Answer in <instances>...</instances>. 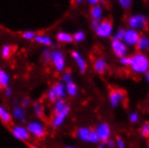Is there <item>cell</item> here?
<instances>
[{"label": "cell", "mask_w": 149, "mask_h": 148, "mask_svg": "<svg viewBox=\"0 0 149 148\" xmlns=\"http://www.w3.org/2000/svg\"><path fill=\"white\" fill-rule=\"evenodd\" d=\"M68 113H69V107L68 106L63 111H61L58 114H55L54 120H53V122H52L53 126H54V128H58V126L62 125V123L65 121L66 118L68 117Z\"/></svg>", "instance_id": "7c38bea8"}, {"label": "cell", "mask_w": 149, "mask_h": 148, "mask_svg": "<svg viewBox=\"0 0 149 148\" xmlns=\"http://www.w3.org/2000/svg\"><path fill=\"white\" fill-rule=\"evenodd\" d=\"M0 70H1V68H0Z\"/></svg>", "instance_id": "681fc988"}, {"label": "cell", "mask_w": 149, "mask_h": 148, "mask_svg": "<svg viewBox=\"0 0 149 148\" xmlns=\"http://www.w3.org/2000/svg\"><path fill=\"white\" fill-rule=\"evenodd\" d=\"M105 142H103V143H102L100 145H99V148H105Z\"/></svg>", "instance_id": "ee69618b"}, {"label": "cell", "mask_w": 149, "mask_h": 148, "mask_svg": "<svg viewBox=\"0 0 149 148\" xmlns=\"http://www.w3.org/2000/svg\"><path fill=\"white\" fill-rule=\"evenodd\" d=\"M0 119H1L3 122H6V123L11 120V115H10V113L2 106V105H0Z\"/></svg>", "instance_id": "44dd1931"}, {"label": "cell", "mask_w": 149, "mask_h": 148, "mask_svg": "<svg viewBox=\"0 0 149 148\" xmlns=\"http://www.w3.org/2000/svg\"><path fill=\"white\" fill-rule=\"evenodd\" d=\"M117 145H118V148H125L124 141L121 138H118V139H117Z\"/></svg>", "instance_id": "74e56055"}, {"label": "cell", "mask_w": 149, "mask_h": 148, "mask_svg": "<svg viewBox=\"0 0 149 148\" xmlns=\"http://www.w3.org/2000/svg\"><path fill=\"white\" fill-rule=\"evenodd\" d=\"M119 2L120 6L124 8H129L131 4H132V0H119Z\"/></svg>", "instance_id": "e575fe53"}, {"label": "cell", "mask_w": 149, "mask_h": 148, "mask_svg": "<svg viewBox=\"0 0 149 148\" xmlns=\"http://www.w3.org/2000/svg\"><path fill=\"white\" fill-rule=\"evenodd\" d=\"M67 107H68L67 103L64 101L62 99L56 101H55V105H54V112H55V114H58V113L63 111Z\"/></svg>", "instance_id": "e0dca14e"}, {"label": "cell", "mask_w": 149, "mask_h": 148, "mask_svg": "<svg viewBox=\"0 0 149 148\" xmlns=\"http://www.w3.org/2000/svg\"><path fill=\"white\" fill-rule=\"evenodd\" d=\"M146 23V16L143 15H133L129 20L130 26L134 28V29H139V28L144 27Z\"/></svg>", "instance_id": "30bf717a"}, {"label": "cell", "mask_w": 149, "mask_h": 148, "mask_svg": "<svg viewBox=\"0 0 149 148\" xmlns=\"http://www.w3.org/2000/svg\"><path fill=\"white\" fill-rule=\"evenodd\" d=\"M95 31H96V33L98 36L102 38H107L111 36L112 33V25L108 21H103V22L100 23L99 26Z\"/></svg>", "instance_id": "5b68a950"}, {"label": "cell", "mask_w": 149, "mask_h": 148, "mask_svg": "<svg viewBox=\"0 0 149 148\" xmlns=\"http://www.w3.org/2000/svg\"><path fill=\"white\" fill-rule=\"evenodd\" d=\"M137 49L140 50H145L149 49V39L146 37H141L136 43Z\"/></svg>", "instance_id": "2e32d148"}, {"label": "cell", "mask_w": 149, "mask_h": 148, "mask_svg": "<svg viewBox=\"0 0 149 148\" xmlns=\"http://www.w3.org/2000/svg\"><path fill=\"white\" fill-rule=\"evenodd\" d=\"M106 68H107V64H106V61L102 58H99L95 61L94 63V69L97 73L102 74L105 72Z\"/></svg>", "instance_id": "9a60e30c"}, {"label": "cell", "mask_w": 149, "mask_h": 148, "mask_svg": "<svg viewBox=\"0 0 149 148\" xmlns=\"http://www.w3.org/2000/svg\"><path fill=\"white\" fill-rule=\"evenodd\" d=\"M51 60L53 62V65H54L55 68L58 71H62L65 68L66 60L62 52L58 50L51 51Z\"/></svg>", "instance_id": "3957f363"}, {"label": "cell", "mask_w": 149, "mask_h": 148, "mask_svg": "<svg viewBox=\"0 0 149 148\" xmlns=\"http://www.w3.org/2000/svg\"><path fill=\"white\" fill-rule=\"evenodd\" d=\"M84 33H82V31H77V33H76L73 36V40L77 42H80V41L84 40Z\"/></svg>", "instance_id": "f546056e"}, {"label": "cell", "mask_w": 149, "mask_h": 148, "mask_svg": "<svg viewBox=\"0 0 149 148\" xmlns=\"http://www.w3.org/2000/svg\"><path fill=\"white\" fill-rule=\"evenodd\" d=\"M27 130L30 134L33 135L34 136H37V137L43 136V135L45 133V129H44L43 125L39 121L30 122L27 126Z\"/></svg>", "instance_id": "277c9868"}, {"label": "cell", "mask_w": 149, "mask_h": 148, "mask_svg": "<svg viewBox=\"0 0 149 148\" xmlns=\"http://www.w3.org/2000/svg\"><path fill=\"white\" fill-rule=\"evenodd\" d=\"M131 69L136 74L146 73L149 69V59L141 53H137L131 58Z\"/></svg>", "instance_id": "6da1fadb"}, {"label": "cell", "mask_w": 149, "mask_h": 148, "mask_svg": "<svg viewBox=\"0 0 149 148\" xmlns=\"http://www.w3.org/2000/svg\"><path fill=\"white\" fill-rule=\"evenodd\" d=\"M96 133L98 135L99 139L102 142H106L108 141L110 136H111V129L108 124L106 123H102L100 124L97 129H96Z\"/></svg>", "instance_id": "52a82bcc"}, {"label": "cell", "mask_w": 149, "mask_h": 148, "mask_svg": "<svg viewBox=\"0 0 149 148\" xmlns=\"http://www.w3.org/2000/svg\"><path fill=\"white\" fill-rule=\"evenodd\" d=\"M105 145H107V146H109V147H113V146H114V143H113L111 140H108V141H106Z\"/></svg>", "instance_id": "b9f144b4"}, {"label": "cell", "mask_w": 149, "mask_h": 148, "mask_svg": "<svg viewBox=\"0 0 149 148\" xmlns=\"http://www.w3.org/2000/svg\"><path fill=\"white\" fill-rule=\"evenodd\" d=\"M12 133L15 137H16L19 140H27L29 138V132L27 129H25L23 126H16L12 129Z\"/></svg>", "instance_id": "8fae6325"}, {"label": "cell", "mask_w": 149, "mask_h": 148, "mask_svg": "<svg viewBox=\"0 0 149 148\" xmlns=\"http://www.w3.org/2000/svg\"><path fill=\"white\" fill-rule=\"evenodd\" d=\"M57 39L58 41L60 42H65V43H68V42H72L73 41V37L69 34V33H58V35H57Z\"/></svg>", "instance_id": "ac0fdd59"}, {"label": "cell", "mask_w": 149, "mask_h": 148, "mask_svg": "<svg viewBox=\"0 0 149 148\" xmlns=\"http://www.w3.org/2000/svg\"><path fill=\"white\" fill-rule=\"evenodd\" d=\"M42 56H43V59L46 63L50 61L51 60V51L49 50L48 49H45L43 51H42Z\"/></svg>", "instance_id": "f1b7e54d"}, {"label": "cell", "mask_w": 149, "mask_h": 148, "mask_svg": "<svg viewBox=\"0 0 149 148\" xmlns=\"http://www.w3.org/2000/svg\"><path fill=\"white\" fill-rule=\"evenodd\" d=\"M148 148H149V145H148Z\"/></svg>", "instance_id": "c3c4849f"}, {"label": "cell", "mask_w": 149, "mask_h": 148, "mask_svg": "<svg viewBox=\"0 0 149 148\" xmlns=\"http://www.w3.org/2000/svg\"><path fill=\"white\" fill-rule=\"evenodd\" d=\"M62 80H63L64 83H69L73 82V81H72V75H71V74H70L69 72L65 73V74L63 75Z\"/></svg>", "instance_id": "1f68e13d"}, {"label": "cell", "mask_w": 149, "mask_h": 148, "mask_svg": "<svg viewBox=\"0 0 149 148\" xmlns=\"http://www.w3.org/2000/svg\"><path fill=\"white\" fill-rule=\"evenodd\" d=\"M91 15H92V17L93 18V20L99 21L102 17V10L101 6H94L91 10Z\"/></svg>", "instance_id": "ffe728a7"}, {"label": "cell", "mask_w": 149, "mask_h": 148, "mask_svg": "<svg viewBox=\"0 0 149 148\" xmlns=\"http://www.w3.org/2000/svg\"><path fill=\"white\" fill-rule=\"evenodd\" d=\"M31 148H38L37 146H31Z\"/></svg>", "instance_id": "bcb514c9"}, {"label": "cell", "mask_w": 149, "mask_h": 148, "mask_svg": "<svg viewBox=\"0 0 149 148\" xmlns=\"http://www.w3.org/2000/svg\"><path fill=\"white\" fill-rule=\"evenodd\" d=\"M90 131L87 128H81L77 131V136L83 141H87L88 140V136L90 134Z\"/></svg>", "instance_id": "7402d4cb"}, {"label": "cell", "mask_w": 149, "mask_h": 148, "mask_svg": "<svg viewBox=\"0 0 149 148\" xmlns=\"http://www.w3.org/2000/svg\"><path fill=\"white\" fill-rule=\"evenodd\" d=\"M82 1H84V0H76V2L77 3H81ZM86 1H88L90 4H92V5H96L100 0H86Z\"/></svg>", "instance_id": "f35d334b"}, {"label": "cell", "mask_w": 149, "mask_h": 148, "mask_svg": "<svg viewBox=\"0 0 149 148\" xmlns=\"http://www.w3.org/2000/svg\"><path fill=\"white\" fill-rule=\"evenodd\" d=\"M9 81H10V77L8 76V74L3 70H0V83H1V85L4 87H7L9 84Z\"/></svg>", "instance_id": "603a6c76"}, {"label": "cell", "mask_w": 149, "mask_h": 148, "mask_svg": "<svg viewBox=\"0 0 149 148\" xmlns=\"http://www.w3.org/2000/svg\"><path fill=\"white\" fill-rule=\"evenodd\" d=\"M120 62L121 63L122 65H124V66H130L131 65V58L124 56V57L120 58Z\"/></svg>", "instance_id": "d6a6232c"}, {"label": "cell", "mask_w": 149, "mask_h": 148, "mask_svg": "<svg viewBox=\"0 0 149 148\" xmlns=\"http://www.w3.org/2000/svg\"><path fill=\"white\" fill-rule=\"evenodd\" d=\"M66 91H67V93H68L70 96H76V95L77 94V87L73 82L67 83Z\"/></svg>", "instance_id": "cb8c5ba5"}, {"label": "cell", "mask_w": 149, "mask_h": 148, "mask_svg": "<svg viewBox=\"0 0 149 148\" xmlns=\"http://www.w3.org/2000/svg\"><path fill=\"white\" fill-rule=\"evenodd\" d=\"M67 148H74V147H73V146H68Z\"/></svg>", "instance_id": "f6af8a7d"}, {"label": "cell", "mask_w": 149, "mask_h": 148, "mask_svg": "<svg viewBox=\"0 0 149 148\" xmlns=\"http://www.w3.org/2000/svg\"><path fill=\"white\" fill-rule=\"evenodd\" d=\"M99 24H100L99 21H97V20H93V23H92V27H93V29L96 30L97 27L99 26Z\"/></svg>", "instance_id": "ab89813d"}, {"label": "cell", "mask_w": 149, "mask_h": 148, "mask_svg": "<svg viewBox=\"0 0 149 148\" xmlns=\"http://www.w3.org/2000/svg\"><path fill=\"white\" fill-rule=\"evenodd\" d=\"M12 94H13V91L11 88H9V87H6V95L7 97H10V96H12Z\"/></svg>", "instance_id": "60d3db41"}, {"label": "cell", "mask_w": 149, "mask_h": 148, "mask_svg": "<svg viewBox=\"0 0 149 148\" xmlns=\"http://www.w3.org/2000/svg\"><path fill=\"white\" fill-rule=\"evenodd\" d=\"M34 40H35L36 42H38V43L43 44V45H46V46H49V45L52 44V40L49 36L40 35V36H36Z\"/></svg>", "instance_id": "d6986e66"}, {"label": "cell", "mask_w": 149, "mask_h": 148, "mask_svg": "<svg viewBox=\"0 0 149 148\" xmlns=\"http://www.w3.org/2000/svg\"><path fill=\"white\" fill-rule=\"evenodd\" d=\"M87 141L88 142H91V143H98V141H100L96 131H94V130H91L90 131V134H89L88 140Z\"/></svg>", "instance_id": "484cf974"}, {"label": "cell", "mask_w": 149, "mask_h": 148, "mask_svg": "<svg viewBox=\"0 0 149 148\" xmlns=\"http://www.w3.org/2000/svg\"><path fill=\"white\" fill-rule=\"evenodd\" d=\"M1 87H2V85H1V83H0V89H1Z\"/></svg>", "instance_id": "7dc6e473"}, {"label": "cell", "mask_w": 149, "mask_h": 148, "mask_svg": "<svg viewBox=\"0 0 149 148\" xmlns=\"http://www.w3.org/2000/svg\"><path fill=\"white\" fill-rule=\"evenodd\" d=\"M125 98V92L120 89H114L111 90L110 92V102L112 107L116 108L118 105L124 100Z\"/></svg>", "instance_id": "8992f818"}, {"label": "cell", "mask_w": 149, "mask_h": 148, "mask_svg": "<svg viewBox=\"0 0 149 148\" xmlns=\"http://www.w3.org/2000/svg\"><path fill=\"white\" fill-rule=\"evenodd\" d=\"M72 56H73L74 61H76L80 72L81 73L86 72V61H84V59L82 58V56L78 53L77 51H73L72 52Z\"/></svg>", "instance_id": "4fadbf2b"}, {"label": "cell", "mask_w": 149, "mask_h": 148, "mask_svg": "<svg viewBox=\"0 0 149 148\" xmlns=\"http://www.w3.org/2000/svg\"><path fill=\"white\" fill-rule=\"evenodd\" d=\"M13 115L16 120L20 121H24L25 119V110L24 107H20L19 105H17L16 101H15V107L13 109Z\"/></svg>", "instance_id": "5bb4252c"}, {"label": "cell", "mask_w": 149, "mask_h": 148, "mask_svg": "<svg viewBox=\"0 0 149 148\" xmlns=\"http://www.w3.org/2000/svg\"><path fill=\"white\" fill-rule=\"evenodd\" d=\"M23 37L26 40H33V39H35L36 37V34L34 31H25L23 34Z\"/></svg>", "instance_id": "4dcf8cb0"}, {"label": "cell", "mask_w": 149, "mask_h": 148, "mask_svg": "<svg viewBox=\"0 0 149 148\" xmlns=\"http://www.w3.org/2000/svg\"><path fill=\"white\" fill-rule=\"evenodd\" d=\"M33 110L35 115L37 116L38 118H41L43 116L44 113V109L42 107V105L40 103H35L34 106H33Z\"/></svg>", "instance_id": "d4e9b609"}, {"label": "cell", "mask_w": 149, "mask_h": 148, "mask_svg": "<svg viewBox=\"0 0 149 148\" xmlns=\"http://www.w3.org/2000/svg\"><path fill=\"white\" fill-rule=\"evenodd\" d=\"M21 103H22V107H27V106H29L30 105V103H31V101H30V100L29 99H27V98H24L23 100H22V101H21Z\"/></svg>", "instance_id": "8d00e7d4"}, {"label": "cell", "mask_w": 149, "mask_h": 148, "mask_svg": "<svg viewBox=\"0 0 149 148\" xmlns=\"http://www.w3.org/2000/svg\"><path fill=\"white\" fill-rule=\"evenodd\" d=\"M111 47H112V49L115 55L120 58L124 57L127 53V46L122 40L114 39L111 42Z\"/></svg>", "instance_id": "ba28073f"}, {"label": "cell", "mask_w": 149, "mask_h": 148, "mask_svg": "<svg viewBox=\"0 0 149 148\" xmlns=\"http://www.w3.org/2000/svg\"><path fill=\"white\" fill-rule=\"evenodd\" d=\"M146 81L149 83V69H148V71L146 72Z\"/></svg>", "instance_id": "7bdbcfd3"}, {"label": "cell", "mask_w": 149, "mask_h": 148, "mask_svg": "<svg viewBox=\"0 0 149 148\" xmlns=\"http://www.w3.org/2000/svg\"><path fill=\"white\" fill-rule=\"evenodd\" d=\"M67 94L66 86L62 83H58L53 85L48 92V98L50 101H56L64 98Z\"/></svg>", "instance_id": "7a4b0ae2"}, {"label": "cell", "mask_w": 149, "mask_h": 148, "mask_svg": "<svg viewBox=\"0 0 149 148\" xmlns=\"http://www.w3.org/2000/svg\"><path fill=\"white\" fill-rule=\"evenodd\" d=\"M140 133H141V135L144 136V137H148L149 136V123L146 122L142 126Z\"/></svg>", "instance_id": "83f0119b"}, {"label": "cell", "mask_w": 149, "mask_h": 148, "mask_svg": "<svg viewBox=\"0 0 149 148\" xmlns=\"http://www.w3.org/2000/svg\"><path fill=\"white\" fill-rule=\"evenodd\" d=\"M138 115L136 114V113H132V114H130V121L132 122V123H136V122H137L138 121Z\"/></svg>", "instance_id": "d590c367"}, {"label": "cell", "mask_w": 149, "mask_h": 148, "mask_svg": "<svg viewBox=\"0 0 149 148\" xmlns=\"http://www.w3.org/2000/svg\"><path fill=\"white\" fill-rule=\"evenodd\" d=\"M11 51H12V49L10 46L8 45H6L2 48V50H1V54H2V57L4 58H7L10 57L11 55Z\"/></svg>", "instance_id": "4316f807"}, {"label": "cell", "mask_w": 149, "mask_h": 148, "mask_svg": "<svg viewBox=\"0 0 149 148\" xmlns=\"http://www.w3.org/2000/svg\"><path fill=\"white\" fill-rule=\"evenodd\" d=\"M139 35L136 31L133 29H130L127 31H125V34L123 37V40L125 43L129 45H136L138 40H139Z\"/></svg>", "instance_id": "9c48e42d"}, {"label": "cell", "mask_w": 149, "mask_h": 148, "mask_svg": "<svg viewBox=\"0 0 149 148\" xmlns=\"http://www.w3.org/2000/svg\"><path fill=\"white\" fill-rule=\"evenodd\" d=\"M124 34H125V31L122 30V29H120L116 33V34L114 36V39L115 40H123V37H124Z\"/></svg>", "instance_id": "836d02e7"}]
</instances>
